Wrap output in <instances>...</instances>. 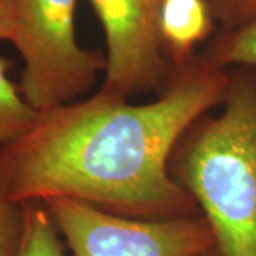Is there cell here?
<instances>
[{"mask_svg": "<svg viewBox=\"0 0 256 256\" xmlns=\"http://www.w3.org/2000/svg\"><path fill=\"white\" fill-rule=\"evenodd\" d=\"M10 66L9 60L0 57V148L26 134L38 117V111L24 100L18 86L10 80Z\"/></svg>", "mask_w": 256, "mask_h": 256, "instance_id": "obj_7", "label": "cell"}, {"mask_svg": "<svg viewBox=\"0 0 256 256\" xmlns=\"http://www.w3.org/2000/svg\"><path fill=\"white\" fill-rule=\"evenodd\" d=\"M215 24L206 0H161L160 36L174 67L196 54L195 47L214 33Z\"/></svg>", "mask_w": 256, "mask_h": 256, "instance_id": "obj_6", "label": "cell"}, {"mask_svg": "<svg viewBox=\"0 0 256 256\" xmlns=\"http://www.w3.org/2000/svg\"><path fill=\"white\" fill-rule=\"evenodd\" d=\"M44 205L74 256H201L216 246L202 214L138 220L73 200Z\"/></svg>", "mask_w": 256, "mask_h": 256, "instance_id": "obj_4", "label": "cell"}, {"mask_svg": "<svg viewBox=\"0 0 256 256\" xmlns=\"http://www.w3.org/2000/svg\"><path fill=\"white\" fill-rule=\"evenodd\" d=\"M218 114L194 121L170 156L222 256H256V70L234 68Z\"/></svg>", "mask_w": 256, "mask_h": 256, "instance_id": "obj_2", "label": "cell"}, {"mask_svg": "<svg viewBox=\"0 0 256 256\" xmlns=\"http://www.w3.org/2000/svg\"><path fill=\"white\" fill-rule=\"evenodd\" d=\"M23 232V205L12 201L0 178V256H16Z\"/></svg>", "mask_w": 256, "mask_h": 256, "instance_id": "obj_10", "label": "cell"}, {"mask_svg": "<svg viewBox=\"0 0 256 256\" xmlns=\"http://www.w3.org/2000/svg\"><path fill=\"white\" fill-rule=\"evenodd\" d=\"M77 0H14L12 43L23 58L18 90L38 112L73 102L92 87L107 58L76 38Z\"/></svg>", "mask_w": 256, "mask_h": 256, "instance_id": "obj_3", "label": "cell"}, {"mask_svg": "<svg viewBox=\"0 0 256 256\" xmlns=\"http://www.w3.org/2000/svg\"><path fill=\"white\" fill-rule=\"evenodd\" d=\"M106 33L101 90L124 98L161 90L174 66L160 36L161 0H88Z\"/></svg>", "mask_w": 256, "mask_h": 256, "instance_id": "obj_5", "label": "cell"}, {"mask_svg": "<svg viewBox=\"0 0 256 256\" xmlns=\"http://www.w3.org/2000/svg\"><path fill=\"white\" fill-rule=\"evenodd\" d=\"M16 256H64L60 234L43 202L23 205V232Z\"/></svg>", "mask_w": 256, "mask_h": 256, "instance_id": "obj_8", "label": "cell"}, {"mask_svg": "<svg viewBox=\"0 0 256 256\" xmlns=\"http://www.w3.org/2000/svg\"><path fill=\"white\" fill-rule=\"evenodd\" d=\"M230 70L195 54L146 104L98 90L38 112L26 134L0 148V178L20 205L73 200L138 220L198 215L168 165L194 121L220 107Z\"/></svg>", "mask_w": 256, "mask_h": 256, "instance_id": "obj_1", "label": "cell"}, {"mask_svg": "<svg viewBox=\"0 0 256 256\" xmlns=\"http://www.w3.org/2000/svg\"><path fill=\"white\" fill-rule=\"evenodd\" d=\"M201 256H222V255L220 254V250L216 249V246H214L212 249H210L208 252H205V254Z\"/></svg>", "mask_w": 256, "mask_h": 256, "instance_id": "obj_13", "label": "cell"}, {"mask_svg": "<svg viewBox=\"0 0 256 256\" xmlns=\"http://www.w3.org/2000/svg\"><path fill=\"white\" fill-rule=\"evenodd\" d=\"M204 54L220 67L256 70V22L210 37Z\"/></svg>", "mask_w": 256, "mask_h": 256, "instance_id": "obj_9", "label": "cell"}, {"mask_svg": "<svg viewBox=\"0 0 256 256\" xmlns=\"http://www.w3.org/2000/svg\"><path fill=\"white\" fill-rule=\"evenodd\" d=\"M206 3L220 30H230L256 22V0H206Z\"/></svg>", "mask_w": 256, "mask_h": 256, "instance_id": "obj_11", "label": "cell"}, {"mask_svg": "<svg viewBox=\"0 0 256 256\" xmlns=\"http://www.w3.org/2000/svg\"><path fill=\"white\" fill-rule=\"evenodd\" d=\"M14 32V0H0V42H12Z\"/></svg>", "mask_w": 256, "mask_h": 256, "instance_id": "obj_12", "label": "cell"}]
</instances>
